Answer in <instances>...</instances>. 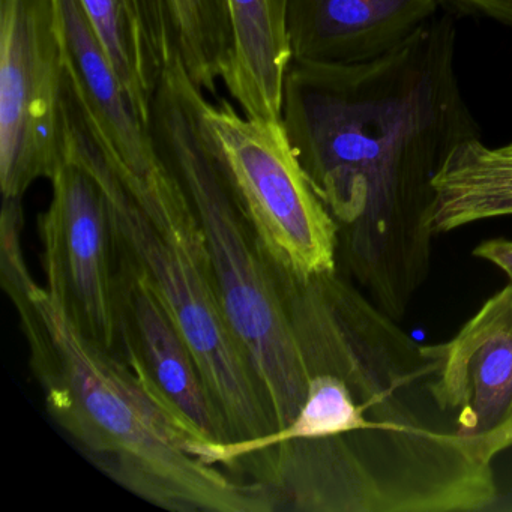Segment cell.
<instances>
[{
	"label": "cell",
	"mask_w": 512,
	"mask_h": 512,
	"mask_svg": "<svg viewBox=\"0 0 512 512\" xmlns=\"http://www.w3.org/2000/svg\"><path fill=\"white\" fill-rule=\"evenodd\" d=\"M307 374L284 428L200 443L197 457L277 494L280 511L476 512L497 499L431 394V362L397 320L337 271H275Z\"/></svg>",
	"instance_id": "6da1fadb"
},
{
	"label": "cell",
	"mask_w": 512,
	"mask_h": 512,
	"mask_svg": "<svg viewBox=\"0 0 512 512\" xmlns=\"http://www.w3.org/2000/svg\"><path fill=\"white\" fill-rule=\"evenodd\" d=\"M457 28L437 14L388 55L352 67L292 61L283 127L338 227V259L400 322L430 274L437 173L481 137L455 70Z\"/></svg>",
	"instance_id": "7a4b0ae2"
},
{
	"label": "cell",
	"mask_w": 512,
	"mask_h": 512,
	"mask_svg": "<svg viewBox=\"0 0 512 512\" xmlns=\"http://www.w3.org/2000/svg\"><path fill=\"white\" fill-rule=\"evenodd\" d=\"M23 206L2 200L0 283L16 307L29 364L52 421L104 476L170 512L280 511L277 494L193 452L181 427L116 353L74 322L58 293L32 277L22 248Z\"/></svg>",
	"instance_id": "3957f363"
},
{
	"label": "cell",
	"mask_w": 512,
	"mask_h": 512,
	"mask_svg": "<svg viewBox=\"0 0 512 512\" xmlns=\"http://www.w3.org/2000/svg\"><path fill=\"white\" fill-rule=\"evenodd\" d=\"M64 142L65 158L85 167L103 191L115 253L145 275L190 344L229 425L230 442L277 430L265 392L224 316L205 235L181 185L170 172L158 184H125L68 83Z\"/></svg>",
	"instance_id": "277c9868"
},
{
	"label": "cell",
	"mask_w": 512,
	"mask_h": 512,
	"mask_svg": "<svg viewBox=\"0 0 512 512\" xmlns=\"http://www.w3.org/2000/svg\"><path fill=\"white\" fill-rule=\"evenodd\" d=\"M205 101L178 52L164 70L146 125L158 158L199 218L224 316L280 430L304 401L307 374L274 266L206 125Z\"/></svg>",
	"instance_id": "5b68a950"
},
{
	"label": "cell",
	"mask_w": 512,
	"mask_h": 512,
	"mask_svg": "<svg viewBox=\"0 0 512 512\" xmlns=\"http://www.w3.org/2000/svg\"><path fill=\"white\" fill-rule=\"evenodd\" d=\"M203 116L271 265L301 280L337 271V224L311 187L283 122L248 118L223 98L206 100Z\"/></svg>",
	"instance_id": "8992f818"
},
{
	"label": "cell",
	"mask_w": 512,
	"mask_h": 512,
	"mask_svg": "<svg viewBox=\"0 0 512 512\" xmlns=\"http://www.w3.org/2000/svg\"><path fill=\"white\" fill-rule=\"evenodd\" d=\"M65 92L55 0H0L2 199L23 200L64 163Z\"/></svg>",
	"instance_id": "52a82bcc"
},
{
	"label": "cell",
	"mask_w": 512,
	"mask_h": 512,
	"mask_svg": "<svg viewBox=\"0 0 512 512\" xmlns=\"http://www.w3.org/2000/svg\"><path fill=\"white\" fill-rule=\"evenodd\" d=\"M431 394L455 434L485 466L512 448V283L445 343L421 346Z\"/></svg>",
	"instance_id": "ba28073f"
},
{
	"label": "cell",
	"mask_w": 512,
	"mask_h": 512,
	"mask_svg": "<svg viewBox=\"0 0 512 512\" xmlns=\"http://www.w3.org/2000/svg\"><path fill=\"white\" fill-rule=\"evenodd\" d=\"M50 182L52 202L38 221L46 286L91 340L115 353V244L103 191L70 158Z\"/></svg>",
	"instance_id": "9c48e42d"
},
{
	"label": "cell",
	"mask_w": 512,
	"mask_h": 512,
	"mask_svg": "<svg viewBox=\"0 0 512 512\" xmlns=\"http://www.w3.org/2000/svg\"><path fill=\"white\" fill-rule=\"evenodd\" d=\"M115 307V353L145 391L199 442H230L229 425L190 344L145 275L116 253Z\"/></svg>",
	"instance_id": "30bf717a"
},
{
	"label": "cell",
	"mask_w": 512,
	"mask_h": 512,
	"mask_svg": "<svg viewBox=\"0 0 512 512\" xmlns=\"http://www.w3.org/2000/svg\"><path fill=\"white\" fill-rule=\"evenodd\" d=\"M71 91L116 172L130 185L166 178L148 125L122 86L80 0H55Z\"/></svg>",
	"instance_id": "8fae6325"
},
{
	"label": "cell",
	"mask_w": 512,
	"mask_h": 512,
	"mask_svg": "<svg viewBox=\"0 0 512 512\" xmlns=\"http://www.w3.org/2000/svg\"><path fill=\"white\" fill-rule=\"evenodd\" d=\"M440 7V0H289L293 61L368 64L406 43Z\"/></svg>",
	"instance_id": "7c38bea8"
},
{
	"label": "cell",
	"mask_w": 512,
	"mask_h": 512,
	"mask_svg": "<svg viewBox=\"0 0 512 512\" xmlns=\"http://www.w3.org/2000/svg\"><path fill=\"white\" fill-rule=\"evenodd\" d=\"M143 121L164 70L179 52L172 0H80Z\"/></svg>",
	"instance_id": "4fadbf2b"
},
{
	"label": "cell",
	"mask_w": 512,
	"mask_h": 512,
	"mask_svg": "<svg viewBox=\"0 0 512 512\" xmlns=\"http://www.w3.org/2000/svg\"><path fill=\"white\" fill-rule=\"evenodd\" d=\"M232 59L223 85L245 116L283 121L284 83L292 65L289 0H226Z\"/></svg>",
	"instance_id": "5bb4252c"
},
{
	"label": "cell",
	"mask_w": 512,
	"mask_h": 512,
	"mask_svg": "<svg viewBox=\"0 0 512 512\" xmlns=\"http://www.w3.org/2000/svg\"><path fill=\"white\" fill-rule=\"evenodd\" d=\"M434 236L488 218L512 215V142L488 148L481 137L460 143L433 182Z\"/></svg>",
	"instance_id": "9a60e30c"
},
{
	"label": "cell",
	"mask_w": 512,
	"mask_h": 512,
	"mask_svg": "<svg viewBox=\"0 0 512 512\" xmlns=\"http://www.w3.org/2000/svg\"><path fill=\"white\" fill-rule=\"evenodd\" d=\"M461 14L481 16L512 28V0H440Z\"/></svg>",
	"instance_id": "2e32d148"
},
{
	"label": "cell",
	"mask_w": 512,
	"mask_h": 512,
	"mask_svg": "<svg viewBox=\"0 0 512 512\" xmlns=\"http://www.w3.org/2000/svg\"><path fill=\"white\" fill-rule=\"evenodd\" d=\"M473 256L502 269L512 283V239L496 238L481 242L473 250Z\"/></svg>",
	"instance_id": "e0dca14e"
}]
</instances>
